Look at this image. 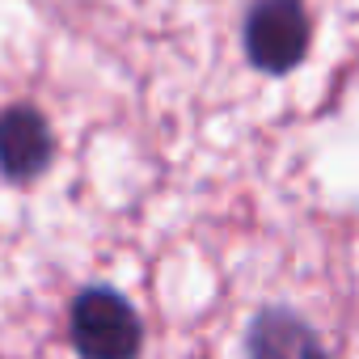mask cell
Wrapping results in <instances>:
<instances>
[{"mask_svg":"<svg viewBox=\"0 0 359 359\" xmlns=\"http://www.w3.org/2000/svg\"><path fill=\"white\" fill-rule=\"evenodd\" d=\"M68 334L81 359H140L144 351V325H140L135 304L118 287H106V283L76 292Z\"/></svg>","mask_w":359,"mask_h":359,"instance_id":"obj_1","label":"cell"},{"mask_svg":"<svg viewBox=\"0 0 359 359\" xmlns=\"http://www.w3.org/2000/svg\"><path fill=\"white\" fill-rule=\"evenodd\" d=\"M241 43L250 68H258L262 76L296 72L313 43V22L304 0H250Z\"/></svg>","mask_w":359,"mask_h":359,"instance_id":"obj_2","label":"cell"},{"mask_svg":"<svg viewBox=\"0 0 359 359\" xmlns=\"http://www.w3.org/2000/svg\"><path fill=\"white\" fill-rule=\"evenodd\" d=\"M55 131L39 106H5L0 110V173L18 187H30L51 169Z\"/></svg>","mask_w":359,"mask_h":359,"instance_id":"obj_3","label":"cell"},{"mask_svg":"<svg viewBox=\"0 0 359 359\" xmlns=\"http://www.w3.org/2000/svg\"><path fill=\"white\" fill-rule=\"evenodd\" d=\"M245 359H334V355L300 313L266 304L254 313L245 330Z\"/></svg>","mask_w":359,"mask_h":359,"instance_id":"obj_4","label":"cell"}]
</instances>
